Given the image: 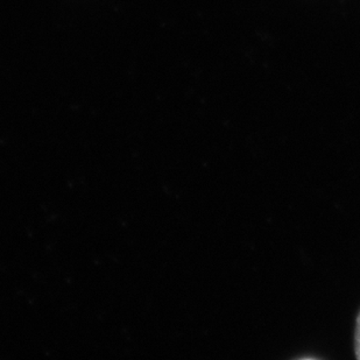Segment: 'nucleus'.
<instances>
[{"label": "nucleus", "mask_w": 360, "mask_h": 360, "mask_svg": "<svg viewBox=\"0 0 360 360\" xmlns=\"http://www.w3.org/2000/svg\"><path fill=\"white\" fill-rule=\"evenodd\" d=\"M354 352H356V357L360 360V311L358 314L356 331H354Z\"/></svg>", "instance_id": "f257e3e1"}]
</instances>
